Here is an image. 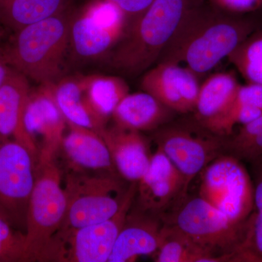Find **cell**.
<instances>
[{
  "mask_svg": "<svg viewBox=\"0 0 262 262\" xmlns=\"http://www.w3.org/2000/svg\"><path fill=\"white\" fill-rule=\"evenodd\" d=\"M141 84L144 91L175 113H194L201 84L187 67L157 63L146 71Z\"/></svg>",
  "mask_w": 262,
  "mask_h": 262,
  "instance_id": "14",
  "label": "cell"
},
{
  "mask_svg": "<svg viewBox=\"0 0 262 262\" xmlns=\"http://www.w3.org/2000/svg\"><path fill=\"white\" fill-rule=\"evenodd\" d=\"M255 30L250 20L203 0L186 15L157 63H184L200 77L227 58Z\"/></svg>",
  "mask_w": 262,
  "mask_h": 262,
  "instance_id": "1",
  "label": "cell"
},
{
  "mask_svg": "<svg viewBox=\"0 0 262 262\" xmlns=\"http://www.w3.org/2000/svg\"><path fill=\"white\" fill-rule=\"evenodd\" d=\"M137 182H131L120 210L112 218L77 229H60L41 262H108L135 201Z\"/></svg>",
  "mask_w": 262,
  "mask_h": 262,
  "instance_id": "8",
  "label": "cell"
},
{
  "mask_svg": "<svg viewBox=\"0 0 262 262\" xmlns=\"http://www.w3.org/2000/svg\"><path fill=\"white\" fill-rule=\"evenodd\" d=\"M75 5L59 14L11 32L1 44L8 64L39 84L56 83L68 57L71 22Z\"/></svg>",
  "mask_w": 262,
  "mask_h": 262,
  "instance_id": "3",
  "label": "cell"
},
{
  "mask_svg": "<svg viewBox=\"0 0 262 262\" xmlns=\"http://www.w3.org/2000/svg\"><path fill=\"white\" fill-rule=\"evenodd\" d=\"M84 93L96 117L107 125L117 105L129 94V87L122 78L116 76H82Z\"/></svg>",
  "mask_w": 262,
  "mask_h": 262,
  "instance_id": "24",
  "label": "cell"
},
{
  "mask_svg": "<svg viewBox=\"0 0 262 262\" xmlns=\"http://www.w3.org/2000/svg\"><path fill=\"white\" fill-rule=\"evenodd\" d=\"M120 176L69 171L64 190L67 208L60 229H77L112 218L120 210L128 186Z\"/></svg>",
  "mask_w": 262,
  "mask_h": 262,
  "instance_id": "6",
  "label": "cell"
},
{
  "mask_svg": "<svg viewBox=\"0 0 262 262\" xmlns=\"http://www.w3.org/2000/svg\"><path fill=\"white\" fill-rule=\"evenodd\" d=\"M262 115V85L239 84L233 101L227 110L207 128L215 134L228 137L234 127L252 122Z\"/></svg>",
  "mask_w": 262,
  "mask_h": 262,
  "instance_id": "23",
  "label": "cell"
},
{
  "mask_svg": "<svg viewBox=\"0 0 262 262\" xmlns=\"http://www.w3.org/2000/svg\"><path fill=\"white\" fill-rule=\"evenodd\" d=\"M128 24L122 10L108 0H93L76 8L68 57L80 63L104 58L123 37Z\"/></svg>",
  "mask_w": 262,
  "mask_h": 262,
  "instance_id": "9",
  "label": "cell"
},
{
  "mask_svg": "<svg viewBox=\"0 0 262 262\" xmlns=\"http://www.w3.org/2000/svg\"><path fill=\"white\" fill-rule=\"evenodd\" d=\"M57 106L69 123L86 127L99 134L103 125L90 106L84 93L82 76L62 77L53 84Z\"/></svg>",
  "mask_w": 262,
  "mask_h": 262,
  "instance_id": "20",
  "label": "cell"
},
{
  "mask_svg": "<svg viewBox=\"0 0 262 262\" xmlns=\"http://www.w3.org/2000/svg\"><path fill=\"white\" fill-rule=\"evenodd\" d=\"M107 146L117 173L128 182H138L150 163L149 141L139 131L114 125L99 133Z\"/></svg>",
  "mask_w": 262,
  "mask_h": 262,
  "instance_id": "17",
  "label": "cell"
},
{
  "mask_svg": "<svg viewBox=\"0 0 262 262\" xmlns=\"http://www.w3.org/2000/svg\"><path fill=\"white\" fill-rule=\"evenodd\" d=\"M73 5L75 0H0V24L6 30L15 32Z\"/></svg>",
  "mask_w": 262,
  "mask_h": 262,
  "instance_id": "22",
  "label": "cell"
},
{
  "mask_svg": "<svg viewBox=\"0 0 262 262\" xmlns=\"http://www.w3.org/2000/svg\"><path fill=\"white\" fill-rule=\"evenodd\" d=\"M56 159H38L36 164L25 233L27 262L41 261L64 220L67 199Z\"/></svg>",
  "mask_w": 262,
  "mask_h": 262,
  "instance_id": "5",
  "label": "cell"
},
{
  "mask_svg": "<svg viewBox=\"0 0 262 262\" xmlns=\"http://www.w3.org/2000/svg\"><path fill=\"white\" fill-rule=\"evenodd\" d=\"M5 31L6 29L3 27L1 24H0V45L2 44V42H3V39H4L5 36Z\"/></svg>",
  "mask_w": 262,
  "mask_h": 262,
  "instance_id": "33",
  "label": "cell"
},
{
  "mask_svg": "<svg viewBox=\"0 0 262 262\" xmlns=\"http://www.w3.org/2000/svg\"><path fill=\"white\" fill-rule=\"evenodd\" d=\"M162 219L199 248L208 262H231L244 242L248 225L234 223L199 196H186L170 216Z\"/></svg>",
  "mask_w": 262,
  "mask_h": 262,
  "instance_id": "4",
  "label": "cell"
},
{
  "mask_svg": "<svg viewBox=\"0 0 262 262\" xmlns=\"http://www.w3.org/2000/svg\"><path fill=\"white\" fill-rule=\"evenodd\" d=\"M117 5L126 15L128 26L144 13L155 0H108Z\"/></svg>",
  "mask_w": 262,
  "mask_h": 262,
  "instance_id": "31",
  "label": "cell"
},
{
  "mask_svg": "<svg viewBox=\"0 0 262 262\" xmlns=\"http://www.w3.org/2000/svg\"><path fill=\"white\" fill-rule=\"evenodd\" d=\"M184 188L182 174L163 151L157 147L147 170L137 182L135 207L162 217L186 198Z\"/></svg>",
  "mask_w": 262,
  "mask_h": 262,
  "instance_id": "12",
  "label": "cell"
},
{
  "mask_svg": "<svg viewBox=\"0 0 262 262\" xmlns=\"http://www.w3.org/2000/svg\"><path fill=\"white\" fill-rule=\"evenodd\" d=\"M164 225L160 215L141 211L133 205L108 262L134 261L139 256L154 254Z\"/></svg>",
  "mask_w": 262,
  "mask_h": 262,
  "instance_id": "16",
  "label": "cell"
},
{
  "mask_svg": "<svg viewBox=\"0 0 262 262\" xmlns=\"http://www.w3.org/2000/svg\"><path fill=\"white\" fill-rule=\"evenodd\" d=\"M29 79L12 68L0 86V138L13 139L28 148L38 159L39 151L24 124V114L31 89Z\"/></svg>",
  "mask_w": 262,
  "mask_h": 262,
  "instance_id": "18",
  "label": "cell"
},
{
  "mask_svg": "<svg viewBox=\"0 0 262 262\" xmlns=\"http://www.w3.org/2000/svg\"><path fill=\"white\" fill-rule=\"evenodd\" d=\"M219 9L232 14L251 13L262 8V0H209Z\"/></svg>",
  "mask_w": 262,
  "mask_h": 262,
  "instance_id": "30",
  "label": "cell"
},
{
  "mask_svg": "<svg viewBox=\"0 0 262 262\" xmlns=\"http://www.w3.org/2000/svg\"><path fill=\"white\" fill-rule=\"evenodd\" d=\"M227 58L248 83L262 85V29L251 33Z\"/></svg>",
  "mask_w": 262,
  "mask_h": 262,
  "instance_id": "27",
  "label": "cell"
},
{
  "mask_svg": "<svg viewBox=\"0 0 262 262\" xmlns=\"http://www.w3.org/2000/svg\"><path fill=\"white\" fill-rule=\"evenodd\" d=\"M12 68L8 64L3 54V49L0 45V86L8 78V75L11 72Z\"/></svg>",
  "mask_w": 262,
  "mask_h": 262,
  "instance_id": "32",
  "label": "cell"
},
{
  "mask_svg": "<svg viewBox=\"0 0 262 262\" xmlns=\"http://www.w3.org/2000/svg\"><path fill=\"white\" fill-rule=\"evenodd\" d=\"M200 174L198 196L234 223L248 225L254 210V184L243 162L224 154Z\"/></svg>",
  "mask_w": 262,
  "mask_h": 262,
  "instance_id": "10",
  "label": "cell"
},
{
  "mask_svg": "<svg viewBox=\"0 0 262 262\" xmlns=\"http://www.w3.org/2000/svg\"><path fill=\"white\" fill-rule=\"evenodd\" d=\"M203 0H155L106 57L113 70L136 76L156 64L189 11Z\"/></svg>",
  "mask_w": 262,
  "mask_h": 262,
  "instance_id": "2",
  "label": "cell"
},
{
  "mask_svg": "<svg viewBox=\"0 0 262 262\" xmlns=\"http://www.w3.org/2000/svg\"><path fill=\"white\" fill-rule=\"evenodd\" d=\"M157 262H208L206 255L173 226L165 223L159 247L154 253Z\"/></svg>",
  "mask_w": 262,
  "mask_h": 262,
  "instance_id": "26",
  "label": "cell"
},
{
  "mask_svg": "<svg viewBox=\"0 0 262 262\" xmlns=\"http://www.w3.org/2000/svg\"><path fill=\"white\" fill-rule=\"evenodd\" d=\"M226 154L252 164L262 158V115L225 139Z\"/></svg>",
  "mask_w": 262,
  "mask_h": 262,
  "instance_id": "28",
  "label": "cell"
},
{
  "mask_svg": "<svg viewBox=\"0 0 262 262\" xmlns=\"http://www.w3.org/2000/svg\"><path fill=\"white\" fill-rule=\"evenodd\" d=\"M153 139L182 174L186 196L193 179L213 160L226 154V137L208 130L194 117L168 122L155 130Z\"/></svg>",
  "mask_w": 262,
  "mask_h": 262,
  "instance_id": "7",
  "label": "cell"
},
{
  "mask_svg": "<svg viewBox=\"0 0 262 262\" xmlns=\"http://www.w3.org/2000/svg\"><path fill=\"white\" fill-rule=\"evenodd\" d=\"M0 262H27L26 234L0 210Z\"/></svg>",
  "mask_w": 262,
  "mask_h": 262,
  "instance_id": "29",
  "label": "cell"
},
{
  "mask_svg": "<svg viewBox=\"0 0 262 262\" xmlns=\"http://www.w3.org/2000/svg\"><path fill=\"white\" fill-rule=\"evenodd\" d=\"M176 113L148 93L127 94L113 115L115 125L139 131L156 130L168 123Z\"/></svg>",
  "mask_w": 262,
  "mask_h": 262,
  "instance_id": "19",
  "label": "cell"
},
{
  "mask_svg": "<svg viewBox=\"0 0 262 262\" xmlns=\"http://www.w3.org/2000/svg\"><path fill=\"white\" fill-rule=\"evenodd\" d=\"M254 210L248 222L244 242L231 262H262V161L253 164Z\"/></svg>",
  "mask_w": 262,
  "mask_h": 262,
  "instance_id": "25",
  "label": "cell"
},
{
  "mask_svg": "<svg viewBox=\"0 0 262 262\" xmlns=\"http://www.w3.org/2000/svg\"><path fill=\"white\" fill-rule=\"evenodd\" d=\"M24 124L39 151L38 159L57 158L67 122L57 106L53 84H39L31 89Z\"/></svg>",
  "mask_w": 262,
  "mask_h": 262,
  "instance_id": "13",
  "label": "cell"
},
{
  "mask_svg": "<svg viewBox=\"0 0 262 262\" xmlns=\"http://www.w3.org/2000/svg\"><path fill=\"white\" fill-rule=\"evenodd\" d=\"M239 84L232 73L221 72L200 86L194 118L206 128L222 115L233 101Z\"/></svg>",
  "mask_w": 262,
  "mask_h": 262,
  "instance_id": "21",
  "label": "cell"
},
{
  "mask_svg": "<svg viewBox=\"0 0 262 262\" xmlns=\"http://www.w3.org/2000/svg\"><path fill=\"white\" fill-rule=\"evenodd\" d=\"M260 160H262V158H261V159H260L259 160H258V161H260Z\"/></svg>",
  "mask_w": 262,
  "mask_h": 262,
  "instance_id": "34",
  "label": "cell"
},
{
  "mask_svg": "<svg viewBox=\"0 0 262 262\" xmlns=\"http://www.w3.org/2000/svg\"><path fill=\"white\" fill-rule=\"evenodd\" d=\"M36 164L34 155L21 143L0 138V210L25 233Z\"/></svg>",
  "mask_w": 262,
  "mask_h": 262,
  "instance_id": "11",
  "label": "cell"
},
{
  "mask_svg": "<svg viewBox=\"0 0 262 262\" xmlns=\"http://www.w3.org/2000/svg\"><path fill=\"white\" fill-rule=\"evenodd\" d=\"M59 152L70 171L119 176L103 138L96 131L67 122ZM58 152V153H59Z\"/></svg>",
  "mask_w": 262,
  "mask_h": 262,
  "instance_id": "15",
  "label": "cell"
}]
</instances>
